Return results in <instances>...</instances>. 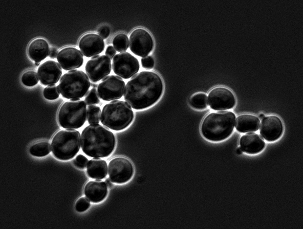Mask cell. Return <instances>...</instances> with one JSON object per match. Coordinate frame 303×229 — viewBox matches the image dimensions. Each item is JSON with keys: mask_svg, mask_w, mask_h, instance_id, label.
<instances>
[{"mask_svg": "<svg viewBox=\"0 0 303 229\" xmlns=\"http://www.w3.org/2000/svg\"><path fill=\"white\" fill-rule=\"evenodd\" d=\"M163 83L160 76L152 71H142L133 76L124 89L125 101L133 109L142 110L150 107L160 98Z\"/></svg>", "mask_w": 303, "mask_h": 229, "instance_id": "obj_1", "label": "cell"}, {"mask_svg": "<svg viewBox=\"0 0 303 229\" xmlns=\"http://www.w3.org/2000/svg\"><path fill=\"white\" fill-rule=\"evenodd\" d=\"M83 152L91 157H106L113 151L116 140L112 132L99 124H91L83 130L81 137Z\"/></svg>", "mask_w": 303, "mask_h": 229, "instance_id": "obj_2", "label": "cell"}, {"mask_svg": "<svg viewBox=\"0 0 303 229\" xmlns=\"http://www.w3.org/2000/svg\"><path fill=\"white\" fill-rule=\"evenodd\" d=\"M236 116L229 111H220L209 114L203 119L201 132L206 139L215 142L228 138L235 126Z\"/></svg>", "mask_w": 303, "mask_h": 229, "instance_id": "obj_3", "label": "cell"}, {"mask_svg": "<svg viewBox=\"0 0 303 229\" xmlns=\"http://www.w3.org/2000/svg\"><path fill=\"white\" fill-rule=\"evenodd\" d=\"M133 118V112L128 103L114 100L103 107L101 122L111 130L121 131L130 124Z\"/></svg>", "mask_w": 303, "mask_h": 229, "instance_id": "obj_4", "label": "cell"}, {"mask_svg": "<svg viewBox=\"0 0 303 229\" xmlns=\"http://www.w3.org/2000/svg\"><path fill=\"white\" fill-rule=\"evenodd\" d=\"M51 151L54 156L61 160L74 157L81 147V135L74 129L63 130L57 132L51 141Z\"/></svg>", "mask_w": 303, "mask_h": 229, "instance_id": "obj_5", "label": "cell"}, {"mask_svg": "<svg viewBox=\"0 0 303 229\" xmlns=\"http://www.w3.org/2000/svg\"><path fill=\"white\" fill-rule=\"evenodd\" d=\"M90 84L84 72L72 70L62 76L58 87L64 98L71 99L83 97L88 92Z\"/></svg>", "mask_w": 303, "mask_h": 229, "instance_id": "obj_6", "label": "cell"}, {"mask_svg": "<svg viewBox=\"0 0 303 229\" xmlns=\"http://www.w3.org/2000/svg\"><path fill=\"white\" fill-rule=\"evenodd\" d=\"M86 103L79 98L71 99L59 108L58 120L63 128L74 129L81 127L86 121Z\"/></svg>", "mask_w": 303, "mask_h": 229, "instance_id": "obj_7", "label": "cell"}, {"mask_svg": "<svg viewBox=\"0 0 303 229\" xmlns=\"http://www.w3.org/2000/svg\"><path fill=\"white\" fill-rule=\"evenodd\" d=\"M134 168L127 158L117 157L112 159L108 165V174L111 181L114 183L123 184L132 177Z\"/></svg>", "mask_w": 303, "mask_h": 229, "instance_id": "obj_8", "label": "cell"}, {"mask_svg": "<svg viewBox=\"0 0 303 229\" xmlns=\"http://www.w3.org/2000/svg\"><path fill=\"white\" fill-rule=\"evenodd\" d=\"M125 81L115 75L108 76L99 84L97 92L99 96L105 101L116 100L123 95Z\"/></svg>", "mask_w": 303, "mask_h": 229, "instance_id": "obj_9", "label": "cell"}, {"mask_svg": "<svg viewBox=\"0 0 303 229\" xmlns=\"http://www.w3.org/2000/svg\"><path fill=\"white\" fill-rule=\"evenodd\" d=\"M112 66L114 73L125 79H128L134 76L140 68L138 59L126 52L114 56Z\"/></svg>", "mask_w": 303, "mask_h": 229, "instance_id": "obj_10", "label": "cell"}, {"mask_svg": "<svg viewBox=\"0 0 303 229\" xmlns=\"http://www.w3.org/2000/svg\"><path fill=\"white\" fill-rule=\"evenodd\" d=\"M130 48L135 55L145 57L153 49V40L151 35L146 30L137 28L130 36Z\"/></svg>", "mask_w": 303, "mask_h": 229, "instance_id": "obj_11", "label": "cell"}, {"mask_svg": "<svg viewBox=\"0 0 303 229\" xmlns=\"http://www.w3.org/2000/svg\"><path fill=\"white\" fill-rule=\"evenodd\" d=\"M111 60L105 55L92 57L86 63L85 70L89 79L94 83L100 81L111 72Z\"/></svg>", "mask_w": 303, "mask_h": 229, "instance_id": "obj_12", "label": "cell"}, {"mask_svg": "<svg viewBox=\"0 0 303 229\" xmlns=\"http://www.w3.org/2000/svg\"><path fill=\"white\" fill-rule=\"evenodd\" d=\"M208 104L214 110H226L233 108L236 104V98L229 89L217 87L212 89L208 95Z\"/></svg>", "mask_w": 303, "mask_h": 229, "instance_id": "obj_13", "label": "cell"}, {"mask_svg": "<svg viewBox=\"0 0 303 229\" xmlns=\"http://www.w3.org/2000/svg\"><path fill=\"white\" fill-rule=\"evenodd\" d=\"M283 131L281 119L276 115L265 116L261 121L260 133L267 141L272 142L278 139Z\"/></svg>", "mask_w": 303, "mask_h": 229, "instance_id": "obj_14", "label": "cell"}, {"mask_svg": "<svg viewBox=\"0 0 303 229\" xmlns=\"http://www.w3.org/2000/svg\"><path fill=\"white\" fill-rule=\"evenodd\" d=\"M57 59L65 70L79 68L84 62L81 52L73 47H66L61 50L58 53Z\"/></svg>", "mask_w": 303, "mask_h": 229, "instance_id": "obj_15", "label": "cell"}, {"mask_svg": "<svg viewBox=\"0 0 303 229\" xmlns=\"http://www.w3.org/2000/svg\"><path fill=\"white\" fill-rule=\"evenodd\" d=\"M79 47L84 56L89 57L101 53L104 49L105 43L99 35L88 33L80 38Z\"/></svg>", "mask_w": 303, "mask_h": 229, "instance_id": "obj_16", "label": "cell"}, {"mask_svg": "<svg viewBox=\"0 0 303 229\" xmlns=\"http://www.w3.org/2000/svg\"><path fill=\"white\" fill-rule=\"evenodd\" d=\"M37 73L42 84L51 85L58 82L62 76V70L57 62L49 60L40 65Z\"/></svg>", "mask_w": 303, "mask_h": 229, "instance_id": "obj_17", "label": "cell"}, {"mask_svg": "<svg viewBox=\"0 0 303 229\" xmlns=\"http://www.w3.org/2000/svg\"><path fill=\"white\" fill-rule=\"evenodd\" d=\"M239 145L243 152L249 154H256L264 149L265 143L260 135L249 132L241 136Z\"/></svg>", "mask_w": 303, "mask_h": 229, "instance_id": "obj_18", "label": "cell"}, {"mask_svg": "<svg viewBox=\"0 0 303 229\" xmlns=\"http://www.w3.org/2000/svg\"><path fill=\"white\" fill-rule=\"evenodd\" d=\"M86 197L91 202L98 203L103 201L108 194V187L101 179L88 182L84 187Z\"/></svg>", "mask_w": 303, "mask_h": 229, "instance_id": "obj_19", "label": "cell"}, {"mask_svg": "<svg viewBox=\"0 0 303 229\" xmlns=\"http://www.w3.org/2000/svg\"><path fill=\"white\" fill-rule=\"evenodd\" d=\"M49 47L47 42L43 38L34 39L28 47L29 57L35 62H40L49 54Z\"/></svg>", "mask_w": 303, "mask_h": 229, "instance_id": "obj_20", "label": "cell"}, {"mask_svg": "<svg viewBox=\"0 0 303 229\" xmlns=\"http://www.w3.org/2000/svg\"><path fill=\"white\" fill-rule=\"evenodd\" d=\"M235 123L236 129L239 132H253L258 130L260 121L254 115L242 114L235 119Z\"/></svg>", "mask_w": 303, "mask_h": 229, "instance_id": "obj_21", "label": "cell"}, {"mask_svg": "<svg viewBox=\"0 0 303 229\" xmlns=\"http://www.w3.org/2000/svg\"><path fill=\"white\" fill-rule=\"evenodd\" d=\"M107 163L105 160L94 158L88 161L87 166L88 175L93 179H102L107 175Z\"/></svg>", "mask_w": 303, "mask_h": 229, "instance_id": "obj_22", "label": "cell"}, {"mask_svg": "<svg viewBox=\"0 0 303 229\" xmlns=\"http://www.w3.org/2000/svg\"><path fill=\"white\" fill-rule=\"evenodd\" d=\"M51 150L49 143L40 142L33 145L29 149V153L33 156L42 157L48 154Z\"/></svg>", "mask_w": 303, "mask_h": 229, "instance_id": "obj_23", "label": "cell"}, {"mask_svg": "<svg viewBox=\"0 0 303 229\" xmlns=\"http://www.w3.org/2000/svg\"><path fill=\"white\" fill-rule=\"evenodd\" d=\"M115 49L119 52L126 51L129 47V38L124 34H119L113 38L112 42Z\"/></svg>", "mask_w": 303, "mask_h": 229, "instance_id": "obj_24", "label": "cell"}, {"mask_svg": "<svg viewBox=\"0 0 303 229\" xmlns=\"http://www.w3.org/2000/svg\"><path fill=\"white\" fill-rule=\"evenodd\" d=\"M191 106L196 109L202 110L207 107V97L204 93H198L194 95L190 99Z\"/></svg>", "mask_w": 303, "mask_h": 229, "instance_id": "obj_25", "label": "cell"}, {"mask_svg": "<svg viewBox=\"0 0 303 229\" xmlns=\"http://www.w3.org/2000/svg\"><path fill=\"white\" fill-rule=\"evenodd\" d=\"M101 109L95 105L88 106L87 109V119L89 124H98L100 122Z\"/></svg>", "mask_w": 303, "mask_h": 229, "instance_id": "obj_26", "label": "cell"}, {"mask_svg": "<svg viewBox=\"0 0 303 229\" xmlns=\"http://www.w3.org/2000/svg\"><path fill=\"white\" fill-rule=\"evenodd\" d=\"M22 83L27 86H33L36 85L39 81L37 73L33 71L25 72L21 78Z\"/></svg>", "mask_w": 303, "mask_h": 229, "instance_id": "obj_27", "label": "cell"}, {"mask_svg": "<svg viewBox=\"0 0 303 229\" xmlns=\"http://www.w3.org/2000/svg\"><path fill=\"white\" fill-rule=\"evenodd\" d=\"M44 97L48 100H55L59 96L60 91L58 86L49 85L45 87L43 92Z\"/></svg>", "mask_w": 303, "mask_h": 229, "instance_id": "obj_28", "label": "cell"}, {"mask_svg": "<svg viewBox=\"0 0 303 229\" xmlns=\"http://www.w3.org/2000/svg\"><path fill=\"white\" fill-rule=\"evenodd\" d=\"M85 101L87 105L98 104L100 102L99 95L96 88H92L89 90L85 98Z\"/></svg>", "mask_w": 303, "mask_h": 229, "instance_id": "obj_29", "label": "cell"}, {"mask_svg": "<svg viewBox=\"0 0 303 229\" xmlns=\"http://www.w3.org/2000/svg\"><path fill=\"white\" fill-rule=\"evenodd\" d=\"M89 200L85 197L79 198L75 204V209L78 212H83L86 210L90 205Z\"/></svg>", "mask_w": 303, "mask_h": 229, "instance_id": "obj_30", "label": "cell"}, {"mask_svg": "<svg viewBox=\"0 0 303 229\" xmlns=\"http://www.w3.org/2000/svg\"><path fill=\"white\" fill-rule=\"evenodd\" d=\"M88 162L87 158L82 154L78 155L73 161L74 165L81 169H85Z\"/></svg>", "mask_w": 303, "mask_h": 229, "instance_id": "obj_31", "label": "cell"}, {"mask_svg": "<svg viewBox=\"0 0 303 229\" xmlns=\"http://www.w3.org/2000/svg\"><path fill=\"white\" fill-rule=\"evenodd\" d=\"M141 60L142 66L144 68L151 69L154 66L153 59L150 56L143 57Z\"/></svg>", "mask_w": 303, "mask_h": 229, "instance_id": "obj_32", "label": "cell"}, {"mask_svg": "<svg viewBox=\"0 0 303 229\" xmlns=\"http://www.w3.org/2000/svg\"><path fill=\"white\" fill-rule=\"evenodd\" d=\"M98 33L102 38L105 39L109 35L110 30L108 26H102L99 28Z\"/></svg>", "mask_w": 303, "mask_h": 229, "instance_id": "obj_33", "label": "cell"}, {"mask_svg": "<svg viewBox=\"0 0 303 229\" xmlns=\"http://www.w3.org/2000/svg\"><path fill=\"white\" fill-rule=\"evenodd\" d=\"M116 53V52L115 48L111 45L108 46L105 51L106 56L109 57L110 59L114 57Z\"/></svg>", "mask_w": 303, "mask_h": 229, "instance_id": "obj_34", "label": "cell"}, {"mask_svg": "<svg viewBox=\"0 0 303 229\" xmlns=\"http://www.w3.org/2000/svg\"><path fill=\"white\" fill-rule=\"evenodd\" d=\"M58 52H59L56 48L52 47L50 49L49 57L51 58H55L57 57Z\"/></svg>", "mask_w": 303, "mask_h": 229, "instance_id": "obj_35", "label": "cell"}, {"mask_svg": "<svg viewBox=\"0 0 303 229\" xmlns=\"http://www.w3.org/2000/svg\"><path fill=\"white\" fill-rule=\"evenodd\" d=\"M105 183L108 188H111L113 186V182L111 181L110 178H106L105 180Z\"/></svg>", "mask_w": 303, "mask_h": 229, "instance_id": "obj_36", "label": "cell"}, {"mask_svg": "<svg viewBox=\"0 0 303 229\" xmlns=\"http://www.w3.org/2000/svg\"><path fill=\"white\" fill-rule=\"evenodd\" d=\"M236 153H237V154H242V150L241 149V148H240V147L237 148V150H236Z\"/></svg>", "mask_w": 303, "mask_h": 229, "instance_id": "obj_37", "label": "cell"}, {"mask_svg": "<svg viewBox=\"0 0 303 229\" xmlns=\"http://www.w3.org/2000/svg\"><path fill=\"white\" fill-rule=\"evenodd\" d=\"M90 86H91L93 88H96L97 87H98V85L96 83H91Z\"/></svg>", "mask_w": 303, "mask_h": 229, "instance_id": "obj_38", "label": "cell"}, {"mask_svg": "<svg viewBox=\"0 0 303 229\" xmlns=\"http://www.w3.org/2000/svg\"><path fill=\"white\" fill-rule=\"evenodd\" d=\"M265 117V115L263 114H259V118L263 119Z\"/></svg>", "mask_w": 303, "mask_h": 229, "instance_id": "obj_39", "label": "cell"}, {"mask_svg": "<svg viewBox=\"0 0 303 229\" xmlns=\"http://www.w3.org/2000/svg\"><path fill=\"white\" fill-rule=\"evenodd\" d=\"M40 64V62H35V65L37 66H39Z\"/></svg>", "mask_w": 303, "mask_h": 229, "instance_id": "obj_40", "label": "cell"}]
</instances>
